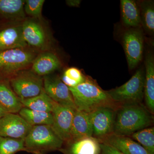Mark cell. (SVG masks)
Returning a JSON list of instances; mask_svg holds the SVG:
<instances>
[{
    "label": "cell",
    "instance_id": "18",
    "mask_svg": "<svg viewBox=\"0 0 154 154\" xmlns=\"http://www.w3.org/2000/svg\"><path fill=\"white\" fill-rule=\"evenodd\" d=\"M32 71L40 76L50 74L60 67V61L57 56L50 52L42 53L32 62Z\"/></svg>",
    "mask_w": 154,
    "mask_h": 154
},
{
    "label": "cell",
    "instance_id": "29",
    "mask_svg": "<svg viewBox=\"0 0 154 154\" xmlns=\"http://www.w3.org/2000/svg\"><path fill=\"white\" fill-rule=\"evenodd\" d=\"M100 143L101 154H123L109 145Z\"/></svg>",
    "mask_w": 154,
    "mask_h": 154
},
{
    "label": "cell",
    "instance_id": "12",
    "mask_svg": "<svg viewBox=\"0 0 154 154\" xmlns=\"http://www.w3.org/2000/svg\"><path fill=\"white\" fill-rule=\"evenodd\" d=\"M99 140L109 145L123 154H150L140 144L131 137L112 133Z\"/></svg>",
    "mask_w": 154,
    "mask_h": 154
},
{
    "label": "cell",
    "instance_id": "11",
    "mask_svg": "<svg viewBox=\"0 0 154 154\" xmlns=\"http://www.w3.org/2000/svg\"><path fill=\"white\" fill-rule=\"evenodd\" d=\"M32 127L19 114L8 113L0 119V136L25 139Z\"/></svg>",
    "mask_w": 154,
    "mask_h": 154
},
{
    "label": "cell",
    "instance_id": "21",
    "mask_svg": "<svg viewBox=\"0 0 154 154\" xmlns=\"http://www.w3.org/2000/svg\"><path fill=\"white\" fill-rule=\"evenodd\" d=\"M23 107L31 110L52 113L54 102L45 92L44 89L38 96L30 99L21 100Z\"/></svg>",
    "mask_w": 154,
    "mask_h": 154
},
{
    "label": "cell",
    "instance_id": "8",
    "mask_svg": "<svg viewBox=\"0 0 154 154\" xmlns=\"http://www.w3.org/2000/svg\"><path fill=\"white\" fill-rule=\"evenodd\" d=\"M35 55L23 48L0 51V71L8 73L15 72L32 63Z\"/></svg>",
    "mask_w": 154,
    "mask_h": 154
},
{
    "label": "cell",
    "instance_id": "19",
    "mask_svg": "<svg viewBox=\"0 0 154 154\" xmlns=\"http://www.w3.org/2000/svg\"><path fill=\"white\" fill-rule=\"evenodd\" d=\"M120 5L123 23L129 28H138L141 25L140 6L133 0H121Z\"/></svg>",
    "mask_w": 154,
    "mask_h": 154
},
{
    "label": "cell",
    "instance_id": "4",
    "mask_svg": "<svg viewBox=\"0 0 154 154\" xmlns=\"http://www.w3.org/2000/svg\"><path fill=\"white\" fill-rule=\"evenodd\" d=\"M145 73L140 68L124 85L107 91L112 100L119 105L140 104L144 98Z\"/></svg>",
    "mask_w": 154,
    "mask_h": 154
},
{
    "label": "cell",
    "instance_id": "30",
    "mask_svg": "<svg viewBox=\"0 0 154 154\" xmlns=\"http://www.w3.org/2000/svg\"><path fill=\"white\" fill-rule=\"evenodd\" d=\"M81 3L80 0H67L66 1L67 5L71 7H78Z\"/></svg>",
    "mask_w": 154,
    "mask_h": 154
},
{
    "label": "cell",
    "instance_id": "23",
    "mask_svg": "<svg viewBox=\"0 0 154 154\" xmlns=\"http://www.w3.org/2000/svg\"><path fill=\"white\" fill-rule=\"evenodd\" d=\"M19 113V115L32 126L51 125L53 122L52 113L50 112L36 111L23 107Z\"/></svg>",
    "mask_w": 154,
    "mask_h": 154
},
{
    "label": "cell",
    "instance_id": "1",
    "mask_svg": "<svg viewBox=\"0 0 154 154\" xmlns=\"http://www.w3.org/2000/svg\"><path fill=\"white\" fill-rule=\"evenodd\" d=\"M153 120L152 114L142 103L119 105L116 111L113 133L129 136L148 128Z\"/></svg>",
    "mask_w": 154,
    "mask_h": 154
},
{
    "label": "cell",
    "instance_id": "15",
    "mask_svg": "<svg viewBox=\"0 0 154 154\" xmlns=\"http://www.w3.org/2000/svg\"><path fill=\"white\" fill-rule=\"evenodd\" d=\"M27 45L22 35V25L8 27L0 31V51L24 48Z\"/></svg>",
    "mask_w": 154,
    "mask_h": 154
},
{
    "label": "cell",
    "instance_id": "26",
    "mask_svg": "<svg viewBox=\"0 0 154 154\" xmlns=\"http://www.w3.org/2000/svg\"><path fill=\"white\" fill-rule=\"evenodd\" d=\"M22 151H26L24 139L0 136V154H15Z\"/></svg>",
    "mask_w": 154,
    "mask_h": 154
},
{
    "label": "cell",
    "instance_id": "10",
    "mask_svg": "<svg viewBox=\"0 0 154 154\" xmlns=\"http://www.w3.org/2000/svg\"><path fill=\"white\" fill-rule=\"evenodd\" d=\"M43 89L54 102L76 109L69 89L59 77L50 75L45 76L43 78Z\"/></svg>",
    "mask_w": 154,
    "mask_h": 154
},
{
    "label": "cell",
    "instance_id": "2",
    "mask_svg": "<svg viewBox=\"0 0 154 154\" xmlns=\"http://www.w3.org/2000/svg\"><path fill=\"white\" fill-rule=\"evenodd\" d=\"M77 110L90 113L103 106L117 107L107 91H104L91 78L74 88H69Z\"/></svg>",
    "mask_w": 154,
    "mask_h": 154
},
{
    "label": "cell",
    "instance_id": "24",
    "mask_svg": "<svg viewBox=\"0 0 154 154\" xmlns=\"http://www.w3.org/2000/svg\"><path fill=\"white\" fill-rule=\"evenodd\" d=\"M141 24L150 34L154 33V4L153 1H144L140 4Z\"/></svg>",
    "mask_w": 154,
    "mask_h": 154
},
{
    "label": "cell",
    "instance_id": "14",
    "mask_svg": "<svg viewBox=\"0 0 154 154\" xmlns=\"http://www.w3.org/2000/svg\"><path fill=\"white\" fill-rule=\"evenodd\" d=\"M93 134L90 113L76 110L72 123L69 140L93 137Z\"/></svg>",
    "mask_w": 154,
    "mask_h": 154
},
{
    "label": "cell",
    "instance_id": "3",
    "mask_svg": "<svg viewBox=\"0 0 154 154\" xmlns=\"http://www.w3.org/2000/svg\"><path fill=\"white\" fill-rule=\"evenodd\" d=\"M64 143L49 125L32 126L25 139L26 152L33 154H46L59 150Z\"/></svg>",
    "mask_w": 154,
    "mask_h": 154
},
{
    "label": "cell",
    "instance_id": "28",
    "mask_svg": "<svg viewBox=\"0 0 154 154\" xmlns=\"http://www.w3.org/2000/svg\"><path fill=\"white\" fill-rule=\"evenodd\" d=\"M45 2L44 0L25 1L24 5L25 13L34 18H40Z\"/></svg>",
    "mask_w": 154,
    "mask_h": 154
},
{
    "label": "cell",
    "instance_id": "31",
    "mask_svg": "<svg viewBox=\"0 0 154 154\" xmlns=\"http://www.w3.org/2000/svg\"><path fill=\"white\" fill-rule=\"evenodd\" d=\"M8 113V112H6L5 110L3 109L2 107L0 106V119L2 118L3 116L5 115L6 113Z\"/></svg>",
    "mask_w": 154,
    "mask_h": 154
},
{
    "label": "cell",
    "instance_id": "17",
    "mask_svg": "<svg viewBox=\"0 0 154 154\" xmlns=\"http://www.w3.org/2000/svg\"><path fill=\"white\" fill-rule=\"evenodd\" d=\"M144 98L147 109L154 113V57L152 53L147 54L145 59Z\"/></svg>",
    "mask_w": 154,
    "mask_h": 154
},
{
    "label": "cell",
    "instance_id": "27",
    "mask_svg": "<svg viewBox=\"0 0 154 154\" xmlns=\"http://www.w3.org/2000/svg\"><path fill=\"white\" fill-rule=\"evenodd\" d=\"M86 78L79 69L71 67L65 71L60 79L68 88H74L84 82Z\"/></svg>",
    "mask_w": 154,
    "mask_h": 154
},
{
    "label": "cell",
    "instance_id": "25",
    "mask_svg": "<svg viewBox=\"0 0 154 154\" xmlns=\"http://www.w3.org/2000/svg\"><path fill=\"white\" fill-rule=\"evenodd\" d=\"M134 140H136L150 154H154V128H146L131 135Z\"/></svg>",
    "mask_w": 154,
    "mask_h": 154
},
{
    "label": "cell",
    "instance_id": "13",
    "mask_svg": "<svg viewBox=\"0 0 154 154\" xmlns=\"http://www.w3.org/2000/svg\"><path fill=\"white\" fill-rule=\"evenodd\" d=\"M100 143L94 137L83 138L64 143L59 151L63 154H101Z\"/></svg>",
    "mask_w": 154,
    "mask_h": 154
},
{
    "label": "cell",
    "instance_id": "9",
    "mask_svg": "<svg viewBox=\"0 0 154 154\" xmlns=\"http://www.w3.org/2000/svg\"><path fill=\"white\" fill-rule=\"evenodd\" d=\"M76 109L56 102L52 112V129L64 143L70 140L72 123Z\"/></svg>",
    "mask_w": 154,
    "mask_h": 154
},
{
    "label": "cell",
    "instance_id": "5",
    "mask_svg": "<svg viewBox=\"0 0 154 154\" xmlns=\"http://www.w3.org/2000/svg\"><path fill=\"white\" fill-rule=\"evenodd\" d=\"M10 82L12 90L20 100L38 96L43 90V78L32 70L20 73Z\"/></svg>",
    "mask_w": 154,
    "mask_h": 154
},
{
    "label": "cell",
    "instance_id": "6",
    "mask_svg": "<svg viewBox=\"0 0 154 154\" xmlns=\"http://www.w3.org/2000/svg\"><path fill=\"white\" fill-rule=\"evenodd\" d=\"M143 41V33L139 27L129 28L123 34V48L130 69L136 67L142 59Z\"/></svg>",
    "mask_w": 154,
    "mask_h": 154
},
{
    "label": "cell",
    "instance_id": "20",
    "mask_svg": "<svg viewBox=\"0 0 154 154\" xmlns=\"http://www.w3.org/2000/svg\"><path fill=\"white\" fill-rule=\"evenodd\" d=\"M0 106L9 113H19L23 107L21 100L5 83L0 82Z\"/></svg>",
    "mask_w": 154,
    "mask_h": 154
},
{
    "label": "cell",
    "instance_id": "7",
    "mask_svg": "<svg viewBox=\"0 0 154 154\" xmlns=\"http://www.w3.org/2000/svg\"><path fill=\"white\" fill-rule=\"evenodd\" d=\"M117 107L103 106L90 113L93 137L101 139L113 133L116 111Z\"/></svg>",
    "mask_w": 154,
    "mask_h": 154
},
{
    "label": "cell",
    "instance_id": "22",
    "mask_svg": "<svg viewBox=\"0 0 154 154\" xmlns=\"http://www.w3.org/2000/svg\"><path fill=\"white\" fill-rule=\"evenodd\" d=\"M25 3L23 0H0V14L8 19H23Z\"/></svg>",
    "mask_w": 154,
    "mask_h": 154
},
{
    "label": "cell",
    "instance_id": "16",
    "mask_svg": "<svg viewBox=\"0 0 154 154\" xmlns=\"http://www.w3.org/2000/svg\"><path fill=\"white\" fill-rule=\"evenodd\" d=\"M22 35L27 44L38 48L45 47L46 36L40 24L33 20H27L22 24Z\"/></svg>",
    "mask_w": 154,
    "mask_h": 154
}]
</instances>
